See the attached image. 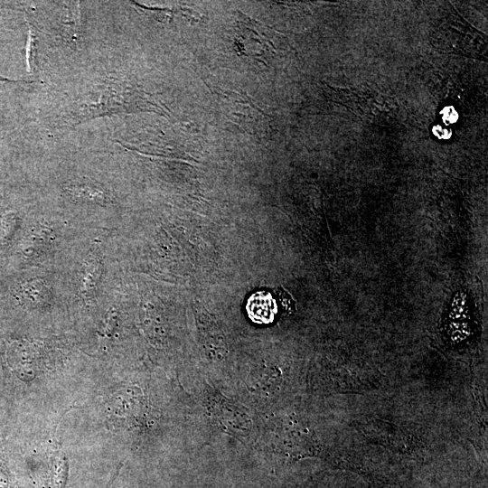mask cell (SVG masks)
Here are the masks:
<instances>
[{"label": "cell", "mask_w": 488, "mask_h": 488, "mask_svg": "<svg viewBox=\"0 0 488 488\" xmlns=\"http://www.w3.org/2000/svg\"><path fill=\"white\" fill-rule=\"evenodd\" d=\"M249 317L257 324H267L271 323L277 311V303L273 296L265 290L252 294L246 304Z\"/></svg>", "instance_id": "7a4b0ae2"}, {"label": "cell", "mask_w": 488, "mask_h": 488, "mask_svg": "<svg viewBox=\"0 0 488 488\" xmlns=\"http://www.w3.org/2000/svg\"><path fill=\"white\" fill-rule=\"evenodd\" d=\"M101 273V261L98 255L91 254L85 261L80 277V293L84 297H90L99 283Z\"/></svg>", "instance_id": "3957f363"}, {"label": "cell", "mask_w": 488, "mask_h": 488, "mask_svg": "<svg viewBox=\"0 0 488 488\" xmlns=\"http://www.w3.org/2000/svg\"><path fill=\"white\" fill-rule=\"evenodd\" d=\"M121 465H119L117 468V471L115 473V474L110 478L109 482L108 483L106 488H110L112 483L114 482L116 476L117 475V473H118V470L120 469Z\"/></svg>", "instance_id": "8992f818"}, {"label": "cell", "mask_w": 488, "mask_h": 488, "mask_svg": "<svg viewBox=\"0 0 488 488\" xmlns=\"http://www.w3.org/2000/svg\"><path fill=\"white\" fill-rule=\"evenodd\" d=\"M440 115L443 122L446 126L456 123L459 117L456 109L453 106L444 107L440 111Z\"/></svg>", "instance_id": "277c9868"}, {"label": "cell", "mask_w": 488, "mask_h": 488, "mask_svg": "<svg viewBox=\"0 0 488 488\" xmlns=\"http://www.w3.org/2000/svg\"><path fill=\"white\" fill-rule=\"evenodd\" d=\"M432 133L438 139L447 140L452 136V130L449 127H444L440 125H436L432 127Z\"/></svg>", "instance_id": "5b68a950"}, {"label": "cell", "mask_w": 488, "mask_h": 488, "mask_svg": "<svg viewBox=\"0 0 488 488\" xmlns=\"http://www.w3.org/2000/svg\"><path fill=\"white\" fill-rule=\"evenodd\" d=\"M64 192L76 202L109 204L114 201L113 196L101 185L85 180H74L64 186Z\"/></svg>", "instance_id": "6da1fadb"}]
</instances>
